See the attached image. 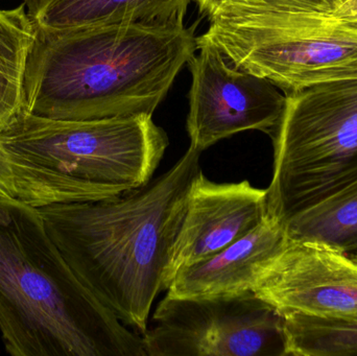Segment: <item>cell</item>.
<instances>
[{
  "mask_svg": "<svg viewBox=\"0 0 357 356\" xmlns=\"http://www.w3.org/2000/svg\"><path fill=\"white\" fill-rule=\"evenodd\" d=\"M283 225L291 240L322 245L357 265V181Z\"/></svg>",
  "mask_w": 357,
  "mask_h": 356,
  "instance_id": "cell-13",
  "label": "cell"
},
{
  "mask_svg": "<svg viewBox=\"0 0 357 356\" xmlns=\"http://www.w3.org/2000/svg\"><path fill=\"white\" fill-rule=\"evenodd\" d=\"M195 29L184 23L37 27L24 112L54 121L153 115L197 52Z\"/></svg>",
  "mask_w": 357,
  "mask_h": 356,
  "instance_id": "cell-2",
  "label": "cell"
},
{
  "mask_svg": "<svg viewBox=\"0 0 357 356\" xmlns=\"http://www.w3.org/2000/svg\"><path fill=\"white\" fill-rule=\"evenodd\" d=\"M0 332L13 356H146L73 273L37 207L0 198Z\"/></svg>",
  "mask_w": 357,
  "mask_h": 356,
  "instance_id": "cell-3",
  "label": "cell"
},
{
  "mask_svg": "<svg viewBox=\"0 0 357 356\" xmlns=\"http://www.w3.org/2000/svg\"><path fill=\"white\" fill-rule=\"evenodd\" d=\"M287 238L284 225L266 215L257 227L220 252L181 270L167 294L197 297L249 292L260 269Z\"/></svg>",
  "mask_w": 357,
  "mask_h": 356,
  "instance_id": "cell-11",
  "label": "cell"
},
{
  "mask_svg": "<svg viewBox=\"0 0 357 356\" xmlns=\"http://www.w3.org/2000/svg\"><path fill=\"white\" fill-rule=\"evenodd\" d=\"M252 292L279 311L337 316L357 311V265L335 251L287 238Z\"/></svg>",
  "mask_w": 357,
  "mask_h": 356,
  "instance_id": "cell-9",
  "label": "cell"
},
{
  "mask_svg": "<svg viewBox=\"0 0 357 356\" xmlns=\"http://www.w3.org/2000/svg\"><path fill=\"white\" fill-rule=\"evenodd\" d=\"M266 196V189L254 187L248 180L215 183L199 171L169 257L165 291L181 270L220 252L257 227L268 215Z\"/></svg>",
  "mask_w": 357,
  "mask_h": 356,
  "instance_id": "cell-10",
  "label": "cell"
},
{
  "mask_svg": "<svg viewBox=\"0 0 357 356\" xmlns=\"http://www.w3.org/2000/svg\"><path fill=\"white\" fill-rule=\"evenodd\" d=\"M202 153L115 198L39 207L48 235L82 284L142 334L165 277Z\"/></svg>",
  "mask_w": 357,
  "mask_h": 356,
  "instance_id": "cell-1",
  "label": "cell"
},
{
  "mask_svg": "<svg viewBox=\"0 0 357 356\" xmlns=\"http://www.w3.org/2000/svg\"><path fill=\"white\" fill-rule=\"evenodd\" d=\"M152 322L142 336L146 356H287L282 314L252 291L167 294Z\"/></svg>",
  "mask_w": 357,
  "mask_h": 356,
  "instance_id": "cell-7",
  "label": "cell"
},
{
  "mask_svg": "<svg viewBox=\"0 0 357 356\" xmlns=\"http://www.w3.org/2000/svg\"><path fill=\"white\" fill-rule=\"evenodd\" d=\"M19 188L16 173L6 150L0 146V198L18 200Z\"/></svg>",
  "mask_w": 357,
  "mask_h": 356,
  "instance_id": "cell-18",
  "label": "cell"
},
{
  "mask_svg": "<svg viewBox=\"0 0 357 356\" xmlns=\"http://www.w3.org/2000/svg\"><path fill=\"white\" fill-rule=\"evenodd\" d=\"M18 200L39 207L115 198L146 185L169 146L153 115L54 121L23 112L0 131Z\"/></svg>",
  "mask_w": 357,
  "mask_h": 356,
  "instance_id": "cell-4",
  "label": "cell"
},
{
  "mask_svg": "<svg viewBox=\"0 0 357 356\" xmlns=\"http://www.w3.org/2000/svg\"><path fill=\"white\" fill-rule=\"evenodd\" d=\"M208 19L227 8H248L273 12L329 14L342 0H192Z\"/></svg>",
  "mask_w": 357,
  "mask_h": 356,
  "instance_id": "cell-16",
  "label": "cell"
},
{
  "mask_svg": "<svg viewBox=\"0 0 357 356\" xmlns=\"http://www.w3.org/2000/svg\"><path fill=\"white\" fill-rule=\"evenodd\" d=\"M326 16L344 26L357 29V0H342L337 8Z\"/></svg>",
  "mask_w": 357,
  "mask_h": 356,
  "instance_id": "cell-19",
  "label": "cell"
},
{
  "mask_svg": "<svg viewBox=\"0 0 357 356\" xmlns=\"http://www.w3.org/2000/svg\"><path fill=\"white\" fill-rule=\"evenodd\" d=\"M197 46L199 52L188 62L189 146L203 153L220 140L254 130L272 136L287 95L268 79L233 66L205 36L197 37Z\"/></svg>",
  "mask_w": 357,
  "mask_h": 356,
  "instance_id": "cell-8",
  "label": "cell"
},
{
  "mask_svg": "<svg viewBox=\"0 0 357 356\" xmlns=\"http://www.w3.org/2000/svg\"><path fill=\"white\" fill-rule=\"evenodd\" d=\"M346 79H357V59L351 61V62L344 63V64L329 67V68L320 69V70L312 71V72L303 75L296 82L293 89L289 93L299 89V88L304 87V86L310 85V84Z\"/></svg>",
  "mask_w": 357,
  "mask_h": 356,
  "instance_id": "cell-17",
  "label": "cell"
},
{
  "mask_svg": "<svg viewBox=\"0 0 357 356\" xmlns=\"http://www.w3.org/2000/svg\"><path fill=\"white\" fill-rule=\"evenodd\" d=\"M230 64L264 77L284 94L320 69L357 59V29L325 14L227 8L203 33Z\"/></svg>",
  "mask_w": 357,
  "mask_h": 356,
  "instance_id": "cell-6",
  "label": "cell"
},
{
  "mask_svg": "<svg viewBox=\"0 0 357 356\" xmlns=\"http://www.w3.org/2000/svg\"><path fill=\"white\" fill-rule=\"evenodd\" d=\"M287 95L272 134L268 217L284 224L357 181V79L318 82Z\"/></svg>",
  "mask_w": 357,
  "mask_h": 356,
  "instance_id": "cell-5",
  "label": "cell"
},
{
  "mask_svg": "<svg viewBox=\"0 0 357 356\" xmlns=\"http://www.w3.org/2000/svg\"><path fill=\"white\" fill-rule=\"evenodd\" d=\"M280 311L287 356H357V311L324 317Z\"/></svg>",
  "mask_w": 357,
  "mask_h": 356,
  "instance_id": "cell-15",
  "label": "cell"
},
{
  "mask_svg": "<svg viewBox=\"0 0 357 356\" xmlns=\"http://www.w3.org/2000/svg\"><path fill=\"white\" fill-rule=\"evenodd\" d=\"M191 0H24L36 26L79 29L96 25L184 23Z\"/></svg>",
  "mask_w": 357,
  "mask_h": 356,
  "instance_id": "cell-12",
  "label": "cell"
},
{
  "mask_svg": "<svg viewBox=\"0 0 357 356\" xmlns=\"http://www.w3.org/2000/svg\"><path fill=\"white\" fill-rule=\"evenodd\" d=\"M36 33L24 3L0 8V131L24 112L25 72Z\"/></svg>",
  "mask_w": 357,
  "mask_h": 356,
  "instance_id": "cell-14",
  "label": "cell"
}]
</instances>
